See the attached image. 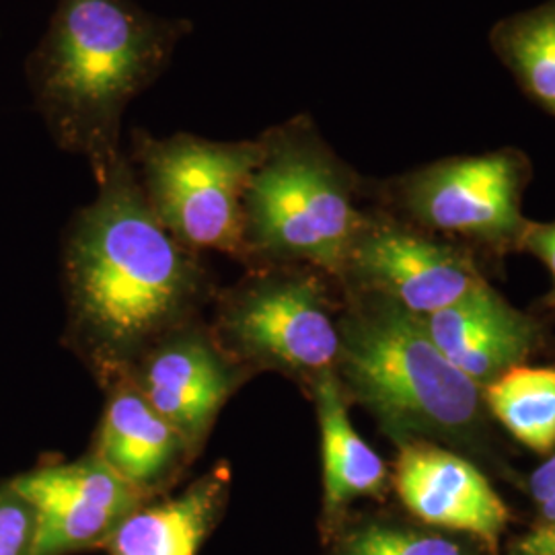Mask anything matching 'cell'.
<instances>
[{
	"label": "cell",
	"instance_id": "cell-1",
	"mask_svg": "<svg viewBox=\"0 0 555 555\" xmlns=\"http://www.w3.org/2000/svg\"><path fill=\"white\" fill-rule=\"evenodd\" d=\"M64 344L107 389L163 337L198 321L215 295L202 254L151 210L124 153L62 235Z\"/></svg>",
	"mask_w": 555,
	"mask_h": 555
},
{
	"label": "cell",
	"instance_id": "cell-2",
	"mask_svg": "<svg viewBox=\"0 0 555 555\" xmlns=\"http://www.w3.org/2000/svg\"><path fill=\"white\" fill-rule=\"evenodd\" d=\"M192 21L160 17L132 0H59L25 79L56 146L85 157L95 181L124 155L130 101L167 70Z\"/></svg>",
	"mask_w": 555,
	"mask_h": 555
},
{
	"label": "cell",
	"instance_id": "cell-3",
	"mask_svg": "<svg viewBox=\"0 0 555 555\" xmlns=\"http://www.w3.org/2000/svg\"><path fill=\"white\" fill-rule=\"evenodd\" d=\"M263 159L247 185L245 263L307 266L341 278L369 222L362 179L337 157L309 114L259 134Z\"/></svg>",
	"mask_w": 555,
	"mask_h": 555
},
{
	"label": "cell",
	"instance_id": "cell-4",
	"mask_svg": "<svg viewBox=\"0 0 555 555\" xmlns=\"http://www.w3.org/2000/svg\"><path fill=\"white\" fill-rule=\"evenodd\" d=\"M339 325L336 375L380 428L403 444L461 440L479 424V385L440 354L422 319L387 298L352 291Z\"/></svg>",
	"mask_w": 555,
	"mask_h": 555
},
{
	"label": "cell",
	"instance_id": "cell-5",
	"mask_svg": "<svg viewBox=\"0 0 555 555\" xmlns=\"http://www.w3.org/2000/svg\"><path fill=\"white\" fill-rule=\"evenodd\" d=\"M130 160L160 224L185 247L245 261L243 199L263 159L261 139H202L179 132L157 139L132 132Z\"/></svg>",
	"mask_w": 555,
	"mask_h": 555
},
{
	"label": "cell",
	"instance_id": "cell-6",
	"mask_svg": "<svg viewBox=\"0 0 555 555\" xmlns=\"http://www.w3.org/2000/svg\"><path fill=\"white\" fill-rule=\"evenodd\" d=\"M319 270L256 266L217 298L212 332L256 375L274 371L311 385L336 371L337 325Z\"/></svg>",
	"mask_w": 555,
	"mask_h": 555
},
{
	"label": "cell",
	"instance_id": "cell-7",
	"mask_svg": "<svg viewBox=\"0 0 555 555\" xmlns=\"http://www.w3.org/2000/svg\"><path fill=\"white\" fill-rule=\"evenodd\" d=\"M531 160L518 149L449 157L391 179L383 185L399 217L428 235L467 238L492 249L518 247L529 220L522 194Z\"/></svg>",
	"mask_w": 555,
	"mask_h": 555
},
{
	"label": "cell",
	"instance_id": "cell-8",
	"mask_svg": "<svg viewBox=\"0 0 555 555\" xmlns=\"http://www.w3.org/2000/svg\"><path fill=\"white\" fill-rule=\"evenodd\" d=\"M339 280L352 291L387 298L420 319L488 284L469 254L391 215L369 217Z\"/></svg>",
	"mask_w": 555,
	"mask_h": 555
},
{
	"label": "cell",
	"instance_id": "cell-9",
	"mask_svg": "<svg viewBox=\"0 0 555 555\" xmlns=\"http://www.w3.org/2000/svg\"><path fill=\"white\" fill-rule=\"evenodd\" d=\"M256 373L202 319L163 337L124 380L132 383L198 455L227 401Z\"/></svg>",
	"mask_w": 555,
	"mask_h": 555
},
{
	"label": "cell",
	"instance_id": "cell-10",
	"mask_svg": "<svg viewBox=\"0 0 555 555\" xmlns=\"http://www.w3.org/2000/svg\"><path fill=\"white\" fill-rule=\"evenodd\" d=\"M11 479L38 515L31 555H68L107 543L146 500L93 453L41 463Z\"/></svg>",
	"mask_w": 555,
	"mask_h": 555
},
{
	"label": "cell",
	"instance_id": "cell-11",
	"mask_svg": "<svg viewBox=\"0 0 555 555\" xmlns=\"http://www.w3.org/2000/svg\"><path fill=\"white\" fill-rule=\"evenodd\" d=\"M401 502L420 520L479 537L492 547L508 511L474 463L430 444H403L396 465Z\"/></svg>",
	"mask_w": 555,
	"mask_h": 555
},
{
	"label": "cell",
	"instance_id": "cell-12",
	"mask_svg": "<svg viewBox=\"0 0 555 555\" xmlns=\"http://www.w3.org/2000/svg\"><path fill=\"white\" fill-rule=\"evenodd\" d=\"M422 323L440 354L479 387L506 375L535 350V323L490 284Z\"/></svg>",
	"mask_w": 555,
	"mask_h": 555
},
{
	"label": "cell",
	"instance_id": "cell-13",
	"mask_svg": "<svg viewBox=\"0 0 555 555\" xmlns=\"http://www.w3.org/2000/svg\"><path fill=\"white\" fill-rule=\"evenodd\" d=\"M91 453L140 494L153 496L196 459L178 430L128 380L107 387Z\"/></svg>",
	"mask_w": 555,
	"mask_h": 555
},
{
	"label": "cell",
	"instance_id": "cell-14",
	"mask_svg": "<svg viewBox=\"0 0 555 555\" xmlns=\"http://www.w3.org/2000/svg\"><path fill=\"white\" fill-rule=\"evenodd\" d=\"M231 490V472L219 465L178 498L140 506L107 539L109 555H196L219 522Z\"/></svg>",
	"mask_w": 555,
	"mask_h": 555
},
{
	"label": "cell",
	"instance_id": "cell-15",
	"mask_svg": "<svg viewBox=\"0 0 555 555\" xmlns=\"http://www.w3.org/2000/svg\"><path fill=\"white\" fill-rule=\"evenodd\" d=\"M323 456V508L337 516L357 498L377 496L387 486V465L364 442L348 414V396L330 371L311 385Z\"/></svg>",
	"mask_w": 555,
	"mask_h": 555
},
{
	"label": "cell",
	"instance_id": "cell-16",
	"mask_svg": "<svg viewBox=\"0 0 555 555\" xmlns=\"http://www.w3.org/2000/svg\"><path fill=\"white\" fill-rule=\"evenodd\" d=\"M488 40L518 89L555 118V0L502 17Z\"/></svg>",
	"mask_w": 555,
	"mask_h": 555
},
{
	"label": "cell",
	"instance_id": "cell-17",
	"mask_svg": "<svg viewBox=\"0 0 555 555\" xmlns=\"http://www.w3.org/2000/svg\"><path fill=\"white\" fill-rule=\"evenodd\" d=\"M500 424L525 447L550 453L555 447V371L516 366L486 389Z\"/></svg>",
	"mask_w": 555,
	"mask_h": 555
},
{
	"label": "cell",
	"instance_id": "cell-18",
	"mask_svg": "<svg viewBox=\"0 0 555 555\" xmlns=\"http://www.w3.org/2000/svg\"><path fill=\"white\" fill-rule=\"evenodd\" d=\"M337 555H463V552L444 537L369 525L348 537Z\"/></svg>",
	"mask_w": 555,
	"mask_h": 555
},
{
	"label": "cell",
	"instance_id": "cell-19",
	"mask_svg": "<svg viewBox=\"0 0 555 555\" xmlns=\"http://www.w3.org/2000/svg\"><path fill=\"white\" fill-rule=\"evenodd\" d=\"M38 529L34 504L13 486L0 481V555H31Z\"/></svg>",
	"mask_w": 555,
	"mask_h": 555
},
{
	"label": "cell",
	"instance_id": "cell-20",
	"mask_svg": "<svg viewBox=\"0 0 555 555\" xmlns=\"http://www.w3.org/2000/svg\"><path fill=\"white\" fill-rule=\"evenodd\" d=\"M518 249H525L541 259L554 276L555 286V220L554 222H527L518 238Z\"/></svg>",
	"mask_w": 555,
	"mask_h": 555
},
{
	"label": "cell",
	"instance_id": "cell-21",
	"mask_svg": "<svg viewBox=\"0 0 555 555\" xmlns=\"http://www.w3.org/2000/svg\"><path fill=\"white\" fill-rule=\"evenodd\" d=\"M529 490L541 506L543 518L550 525H555V455L533 472L529 479Z\"/></svg>",
	"mask_w": 555,
	"mask_h": 555
},
{
	"label": "cell",
	"instance_id": "cell-22",
	"mask_svg": "<svg viewBox=\"0 0 555 555\" xmlns=\"http://www.w3.org/2000/svg\"><path fill=\"white\" fill-rule=\"evenodd\" d=\"M525 552L529 555H555V525L531 537L525 545Z\"/></svg>",
	"mask_w": 555,
	"mask_h": 555
}]
</instances>
